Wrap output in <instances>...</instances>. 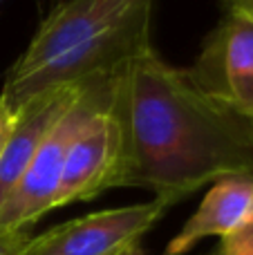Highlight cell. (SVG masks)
<instances>
[{"label": "cell", "instance_id": "cell-8", "mask_svg": "<svg viewBox=\"0 0 253 255\" xmlns=\"http://www.w3.org/2000/svg\"><path fill=\"white\" fill-rule=\"evenodd\" d=\"M253 208V177L236 175L218 179L204 195L200 208L170 240L164 255H186L206 238H227Z\"/></svg>", "mask_w": 253, "mask_h": 255}, {"label": "cell", "instance_id": "cell-9", "mask_svg": "<svg viewBox=\"0 0 253 255\" xmlns=\"http://www.w3.org/2000/svg\"><path fill=\"white\" fill-rule=\"evenodd\" d=\"M220 253L222 255H253V208L249 215H247V220L233 233L222 238Z\"/></svg>", "mask_w": 253, "mask_h": 255}, {"label": "cell", "instance_id": "cell-3", "mask_svg": "<svg viewBox=\"0 0 253 255\" xmlns=\"http://www.w3.org/2000/svg\"><path fill=\"white\" fill-rule=\"evenodd\" d=\"M108 79L92 81L76 99L74 106L63 115V119L49 130L38 152L34 154L18 184L9 193L7 202L0 208V229H29L34 222L54 211L70 143L79 132L81 124L108 94Z\"/></svg>", "mask_w": 253, "mask_h": 255}, {"label": "cell", "instance_id": "cell-2", "mask_svg": "<svg viewBox=\"0 0 253 255\" xmlns=\"http://www.w3.org/2000/svg\"><path fill=\"white\" fill-rule=\"evenodd\" d=\"M152 4L155 0L61 2L7 70L0 101L18 115L45 92L112 76L150 47Z\"/></svg>", "mask_w": 253, "mask_h": 255}, {"label": "cell", "instance_id": "cell-1", "mask_svg": "<svg viewBox=\"0 0 253 255\" xmlns=\"http://www.w3.org/2000/svg\"><path fill=\"white\" fill-rule=\"evenodd\" d=\"M108 97L121 132L115 188H148L177 204L224 177H253V119L152 47L108 79Z\"/></svg>", "mask_w": 253, "mask_h": 255}, {"label": "cell", "instance_id": "cell-6", "mask_svg": "<svg viewBox=\"0 0 253 255\" xmlns=\"http://www.w3.org/2000/svg\"><path fill=\"white\" fill-rule=\"evenodd\" d=\"M119 157L121 132L110 110V97L106 94L72 139L54 208L72 202H90L103 190L115 188Z\"/></svg>", "mask_w": 253, "mask_h": 255}, {"label": "cell", "instance_id": "cell-11", "mask_svg": "<svg viewBox=\"0 0 253 255\" xmlns=\"http://www.w3.org/2000/svg\"><path fill=\"white\" fill-rule=\"evenodd\" d=\"M231 9H238V11L247 13L249 18H253V0H224Z\"/></svg>", "mask_w": 253, "mask_h": 255}, {"label": "cell", "instance_id": "cell-5", "mask_svg": "<svg viewBox=\"0 0 253 255\" xmlns=\"http://www.w3.org/2000/svg\"><path fill=\"white\" fill-rule=\"evenodd\" d=\"M191 74L206 92L253 119V18L229 7Z\"/></svg>", "mask_w": 253, "mask_h": 255}, {"label": "cell", "instance_id": "cell-12", "mask_svg": "<svg viewBox=\"0 0 253 255\" xmlns=\"http://www.w3.org/2000/svg\"><path fill=\"white\" fill-rule=\"evenodd\" d=\"M115 255H148L146 251L141 249V244L139 242H132V244H128V247H124L119 253H115Z\"/></svg>", "mask_w": 253, "mask_h": 255}, {"label": "cell", "instance_id": "cell-4", "mask_svg": "<svg viewBox=\"0 0 253 255\" xmlns=\"http://www.w3.org/2000/svg\"><path fill=\"white\" fill-rule=\"evenodd\" d=\"M173 204L155 197L134 206L110 208L70 220L34 235L20 255H115L124 247L139 242L143 233Z\"/></svg>", "mask_w": 253, "mask_h": 255}, {"label": "cell", "instance_id": "cell-7", "mask_svg": "<svg viewBox=\"0 0 253 255\" xmlns=\"http://www.w3.org/2000/svg\"><path fill=\"white\" fill-rule=\"evenodd\" d=\"M88 85L90 83L52 90V92L31 99L29 103L20 108L13 132L2 150V159H0V208L7 202L9 193L18 184L34 154L38 152L49 130L63 119V115L74 106Z\"/></svg>", "mask_w": 253, "mask_h": 255}, {"label": "cell", "instance_id": "cell-13", "mask_svg": "<svg viewBox=\"0 0 253 255\" xmlns=\"http://www.w3.org/2000/svg\"><path fill=\"white\" fill-rule=\"evenodd\" d=\"M206 255H222V253H220V249H213V251H211V253H206Z\"/></svg>", "mask_w": 253, "mask_h": 255}, {"label": "cell", "instance_id": "cell-10", "mask_svg": "<svg viewBox=\"0 0 253 255\" xmlns=\"http://www.w3.org/2000/svg\"><path fill=\"white\" fill-rule=\"evenodd\" d=\"M16 119L18 115L13 110H9L2 101H0V159H2V150L7 145L9 136L13 132V126H16Z\"/></svg>", "mask_w": 253, "mask_h": 255}]
</instances>
